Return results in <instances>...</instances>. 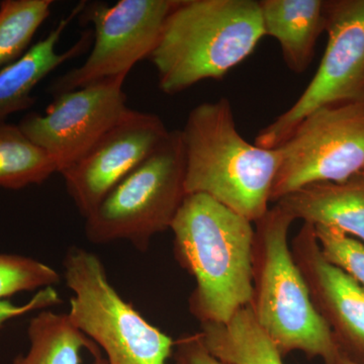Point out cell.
<instances>
[{
    "instance_id": "cell-21",
    "label": "cell",
    "mask_w": 364,
    "mask_h": 364,
    "mask_svg": "<svg viewBox=\"0 0 364 364\" xmlns=\"http://www.w3.org/2000/svg\"><path fill=\"white\" fill-rule=\"evenodd\" d=\"M314 230L325 259L364 287L363 242L331 226L316 225Z\"/></svg>"
},
{
    "instance_id": "cell-26",
    "label": "cell",
    "mask_w": 364,
    "mask_h": 364,
    "mask_svg": "<svg viewBox=\"0 0 364 364\" xmlns=\"http://www.w3.org/2000/svg\"><path fill=\"white\" fill-rule=\"evenodd\" d=\"M176 364H186L183 361L181 360V358H177Z\"/></svg>"
},
{
    "instance_id": "cell-12",
    "label": "cell",
    "mask_w": 364,
    "mask_h": 364,
    "mask_svg": "<svg viewBox=\"0 0 364 364\" xmlns=\"http://www.w3.org/2000/svg\"><path fill=\"white\" fill-rule=\"evenodd\" d=\"M291 250L314 306L342 353L364 363V287L325 259L312 224L303 223Z\"/></svg>"
},
{
    "instance_id": "cell-9",
    "label": "cell",
    "mask_w": 364,
    "mask_h": 364,
    "mask_svg": "<svg viewBox=\"0 0 364 364\" xmlns=\"http://www.w3.org/2000/svg\"><path fill=\"white\" fill-rule=\"evenodd\" d=\"M177 0H119L85 4L80 20L93 26V42L80 66L53 81V95L78 90L114 76L129 75L138 62L149 58Z\"/></svg>"
},
{
    "instance_id": "cell-10",
    "label": "cell",
    "mask_w": 364,
    "mask_h": 364,
    "mask_svg": "<svg viewBox=\"0 0 364 364\" xmlns=\"http://www.w3.org/2000/svg\"><path fill=\"white\" fill-rule=\"evenodd\" d=\"M127 76L102 79L54 95L44 114L31 112L18 127L54 158L60 173L85 156L128 111Z\"/></svg>"
},
{
    "instance_id": "cell-7",
    "label": "cell",
    "mask_w": 364,
    "mask_h": 364,
    "mask_svg": "<svg viewBox=\"0 0 364 364\" xmlns=\"http://www.w3.org/2000/svg\"><path fill=\"white\" fill-rule=\"evenodd\" d=\"M279 148L270 203L320 182L364 172V102H342L309 114Z\"/></svg>"
},
{
    "instance_id": "cell-23",
    "label": "cell",
    "mask_w": 364,
    "mask_h": 364,
    "mask_svg": "<svg viewBox=\"0 0 364 364\" xmlns=\"http://www.w3.org/2000/svg\"><path fill=\"white\" fill-rule=\"evenodd\" d=\"M177 358L186 364H227L215 358L205 349L198 334L186 337L179 341Z\"/></svg>"
},
{
    "instance_id": "cell-13",
    "label": "cell",
    "mask_w": 364,
    "mask_h": 364,
    "mask_svg": "<svg viewBox=\"0 0 364 364\" xmlns=\"http://www.w3.org/2000/svg\"><path fill=\"white\" fill-rule=\"evenodd\" d=\"M85 4H78L44 39L31 47L18 61L0 71V123H4L11 114L32 107L35 104L33 91L36 86L58 67L87 51L92 45L93 31L86 30L68 50L57 51L67 26L81 14Z\"/></svg>"
},
{
    "instance_id": "cell-19",
    "label": "cell",
    "mask_w": 364,
    "mask_h": 364,
    "mask_svg": "<svg viewBox=\"0 0 364 364\" xmlns=\"http://www.w3.org/2000/svg\"><path fill=\"white\" fill-rule=\"evenodd\" d=\"M52 0H4L0 4V71L21 58L51 14Z\"/></svg>"
},
{
    "instance_id": "cell-20",
    "label": "cell",
    "mask_w": 364,
    "mask_h": 364,
    "mask_svg": "<svg viewBox=\"0 0 364 364\" xmlns=\"http://www.w3.org/2000/svg\"><path fill=\"white\" fill-rule=\"evenodd\" d=\"M60 274L54 268L20 255L0 254V301L21 291L53 287Z\"/></svg>"
},
{
    "instance_id": "cell-11",
    "label": "cell",
    "mask_w": 364,
    "mask_h": 364,
    "mask_svg": "<svg viewBox=\"0 0 364 364\" xmlns=\"http://www.w3.org/2000/svg\"><path fill=\"white\" fill-rule=\"evenodd\" d=\"M169 132L157 114L129 109L85 156L60 172L80 214L87 217Z\"/></svg>"
},
{
    "instance_id": "cell-6",
    "label": "cell",
    "mask_w": 364,
    "mask_h": 364,
    "mask_svg": "<svg viewBox=\"0 0 364 364\" xmlns=\"http://www.w3.org/2000/svg\"><path fill=\"white\" fill-rule=\"evenodd\" d=\"M64 277L73 294L72 324L107 354L109 364H166L174 342L117 294L102 261L82 248L69 249Z\"/></svg>"
},
{
    "instance_id": "cell-16",
    "label": "cell",
    "mask_w": 364,
    "mask_h": 364,
    "mask_svg": "<svg viewBox=\"0 0 364 364\" xmlns=\"http://www.w3.org/2000/svg\"><path fill=\"white\" fill-rule=\"evenodd\" d=\"M200 338L213 356L227 364H284L272 340L258 324L249 305L226 324L203 323Z\"/></svg>"
},
{
    "instance_id": "cell-22",
    "label": "cell",
    "mask_w": 364,
    "mask_h": 364,
    "mask_svg": "<svg viewBox=\"0 0 364 364\" xmlns=\"http://www.w3.org/2000/svg\"><path fill=\"white\" fill-rule=\"evenodd\" d=\"M61 301L59 294L53 287H46L25 305L18 306L11 301H0V328L9 320L21 317L33 311L44 310L49 306H57Z\"/></svg>"
},
{
    "instance_id": "cell-3",
    "label": "cell",
    "mask_w": 364,
    "mask_h": 364,
    "mask_svg": "<svg viewBox=\"0 0 364 364\" xmlns=\"http://www.w3.org/2000/svg\"><path fill=\"white\" fill-rule=\"evenodd\" d=\"M181 132L188 195L210 196L253 224L267 214L279 168V148L245 140L228 98L196 105Z\"/></svg>"
},
{
    "instance_id": "cell-18",
    "label": "cell",
    "mask_w": 364,
    "mask_h": 364,
    "mask_svg": "<svg viewBox=\"0 0 364 364\" xmlns=\"http://www.w3.org/2000/svg\"><path fill=\"white\" fill-rule=\"evenodd\" d=\"M56 172L54 158L30 140L18 124L0 123V188L41 184Z\"/></svg>"
},
{
    "instance_id": "cell-17",
    "label": "cell",
    "mask_w": 364,
    "mask_h": 364,
    "mask_svg": "<svg viewBox=\"0 0 364 364\" xmlns=\"http://www.w3.org/2000/svg\"><path fill=\"white\" fill-rule=\"evenodd\" d=\"M30 350L14 364H80L81 353L100 351L92 340L75 327L67 314L43 311L32 318L28 329Z\"/></svg>"
},
{
    "instance_id": "cell-24",
    "label": "cell",
    "mask_w": 364,
    "mask_h": 364,
    "mask_svg": "<svg viewBox=\"0 0 364 364\" xmlns=\"http://www.w3.org/2000/svg\"><path fill=\"white\" fill-rule=\"evenodd\" d=\"M337 364H364L363 363H358V361L353 360V359L349 358L348 356L342 354L341 358L339 359Z\"/></svg>"
},
{
    "instance_id": "cell-1",
    "label": "cell",
    "mask_w": 364,
    "mask_h": 364,
    "mask_svg": "<svg viewBox=\"0 0 364 364\" xmlns=\"http://www.w3.org/2000/svg\"><path fill=\"white\" fill-rule=\"evenodd\" d=\"M253 223L203 193L184 198L171 230L176 260L196 287L191 312L226 324L253 296Z\"/></svg>"
},
{
    "instance_id": "cell-8",
    "label": "cell",
    "mask_w": 364,
    "mask_h": 364,
    "mask_svg": "<svg viewBox=\"0 0 364 364\" xmlns=\"http://www.w3.org/2000/svg\"><path fill=\"white\" fill-rule=\"evenodd\" d=\"M327 47L317 72L287 111L256 136L275 149L309 114L329 105L364 102V0H325Z\"/></svg>"
},
{
    "instance_id": "cell-15",
    "label": "cell",
    "mask_w": 364,
    "mask_h": 364,
    "mask_svg": "<svg viewBox=\"0 0 364 364\" xmlns=\"http://www.w3.org/2000/svg\"><path fill=\"white\" fill-rule=\"evenodd\" d=\"M265 36L277 41L287 68L304 73L326 32L325 0H260Z\"/></svg>"
},
{
    "instance_id": "cell-5",
    "label": "cell",
    "mask_w": 364,
    "mask_h": 364,
    "mask_svg": "<svg viewBox=\"0 0 364 364\" xmlns=\"http://www.w3.org/2000/svg\"><path fill=\"white\" fill-rule=\"evenodd\" d=\"M186 196L181 132L170 131L85 218L86 237L91 243L124 240L147 250L153 237L171 228Z\"/></svg>"
},
{
    "instance_id": "cell-25",
    "label": "cell",
    "mask_w": 364,
    "mask_h": 364,
    "mask_svg": "<svg viewBox=\"0 0 364 364\" xmlns=\"http://www.w3.org/2000/svg\"><path fill=\"white\" fill-rule=\"evenodd\" d=\"M93 358H95V360H93V363L91 364H109L107 363V359L102 358V354H100V351L93 354Z\"/></svg>"
},
{
    "instance_id": "cell-14",
    "label": "cell",
    "mask_w": 364,
    "mask_h": 364,
    "mask_svg": "<svg viewBox=\"0 0 364 364\" xmlns=\"http://www.w3.org/2000/svg\"><path fill=\"white\" fill-rule=\"evenodd\" d=\"M275 203L294 221L337 228L364 243V172L341 182L310 184Z\"/></svg>"
},
{
    "instance_id": "cell-4",
    "label": "cell",
    "mask_w": 364,
    "mask_h": 364,
    "mask_svg": "<svg viewBox=\"0 0 364 364\" xmlns=\"http://www.w3.org/2000/svg\"><path fill=\"white\" fill-rule=\"evenodd\" d=\"M294 222L275 203L254 223L252 253L254 317L282 355L301 351L325 364H337L341 349L316 310L289 243Z\"/></svg>"
},
{
    "instance_id": "cell-2",
    "label": "cell",
    "mask_w": 364,
    "mask_h": 364,
    "mask_svg": "<svg viewBox=\"0 0 364 364\" xmlns=\"http://www.w3.org/2000/svg\"><path fill=\"white\" fill-rule=\"evenodd\" d=\"M265 37L259 1L177 0L149 59L160 90L173 95L219 80Z\"/></svg>"
}]
</instances>
